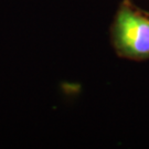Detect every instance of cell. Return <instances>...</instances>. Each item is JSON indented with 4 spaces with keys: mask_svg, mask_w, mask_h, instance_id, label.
<instances>
[{
    "mask_svg": "<svg viewBox=\"0 0 149 149\" xmlns=\"http://www.w3.org/2000/svg\"><path fill=\"white\" fill-rule=\"evenodd\" d=\"M111 42L119 58L149 60V13L132 0H123L111 26Z\"/></svg>",
    "mask_w": 149,
    "mask_h": 149,
    "instance_id": "cell-1",
    "label": "cell"
},
{
    "mask_svg": "<svg viewBox=\"0 0 149 149\" xmlns=\"http://www.w3.org/2000/svg\"><path fill=\"white\" fill-rule=\"evenodd\" d=\"M148 13H149V12H148Z\"/></svg>",
    "mask_w": 149,
    "mask_h": 149,
    "instance_id": "cell-2",
    "label": "cell"
}]
</instances>
